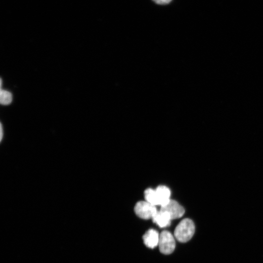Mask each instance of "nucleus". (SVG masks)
<instances>
[{"label":"nucleus","instance_id":"8","mask_svg":"<svg viewBox=\"0 0 263 263\" xmlns=\"http://www.w3.org/2000/svg\"><path fill=\"white\" fill-rule=\"evenodd\" d=\"M144 196L147 202L155 206H159L155 189L150 188H147L144 192Z\"/></svg>","mask_w":263,"mask_h":263},{"label":"nucleus","instance_id":"4","mask_svg":"<svg viewBox=\"0 0 263 263\" xmlns=\"http://www.w3.org/2000/svg\"><path fill=\"white\" fill-rule=\"evenodd\" d=\"M160 209L166 211L171 220L181 217L185 213L184 207L177 201L171 199L166 205L161 207Z\"/></svg>","mask_w":263,"mask_h":263},{"label":"nucleus","instance_id":"11","mask_svg":"<svg viewBox=\"0 0 263 263\" xmlns=\"http://www.w3.org/2000/svg\"><path fill=\"white\" fill-rule=\"evenodd\" d=\"M3 128L1 123L0 124V141H2L3 136Z\"/></svg>","mask_w":263,"mask_h":263},{"label":"nucleus","instance_id":"2","mask_svg":"<svg viewBox=\"0 0 263 263\" xmlns=\"http://www.w3.org/2000/svg\"><path fill=\"white\" fill-rule=\"evenodd\" d=\"M159 249L164 254H170L175 247V240L172 235L168 231H163L159 235Z\"/></svg>","mask_w":263,"mask_h":263},{"label":"nucleus","instance_id":"10","mask_svg":"<svg viewBox=\"0 0 263 263\" xmlns=\"http://www.w3.org/2000/svg\"><path fill=\"white\" fill-rule=\"evenodd\" d=\"M156 3L160 5H165L169 3L172 0H152Z\"/></svg>","mask_w":263,"mask_h":263},{"label":"nucleus","instance_id":"5","mask_svg":"<svg viewBox=\"0 0 263 263\" xmlns=\"http://www.w3.org/2000/svg\"><path fill=\"white\" fill-rule=\"evenodd\" d=\"M143 239L146 246L153 248L158 245L159 235L156 230L150 229L143 235Z\"/></svg>","mask_w":263,"mask_h":263},{"label":"nucleus","instance_id":"1","mask_svg":"<svg viewBox=\"0 0 263 263\" xmlns=\"http://www.w3.org/2000/svg\"><path fill=\"white\" fill-rule=\"evenodd\" d=\"M195 232V225L193 222L190 219L182 220L176 227L174 237L179 242L186 243L193 236Z\"/></svg>","mask_w":263,"mask_h":263},{"label":"nucleus","instance_id":"9","mask_svg":"<svg viewBox=\"0 0 263 263\" xmlns=\"http://www.w3.org/2000/svg\"><path fill=\"white\" fill-rule=\"evenodd\" d=\"M12 101V94L9 91L0 89V102L1 104L7 105L10 104Z\"/></svg>","mask_w":263,"mask_h":263},{"label":"nucleus","instance_id":"7","mask_svg":"<svg viewBox=\"0 0 263 263\" xmlns=\"http://www.w3.org/2000/svg\"><path fill=\"white\" fill-rule=\"evenodd\" d=\"M155 191L157 196L159 206L161 207L164 206L170 200V191L166 186H159L155 189Z\"/></svg>","mask_w":263,"mask_h":263},{"label":"nucleus","instance_id":"6","mask_svg":"<svg viewBox=\"0 0 263 263\" xmlns=\"http://www.w3.org/2000/svg\"><path fill=\"white\" fill-rule=\"evenodd\" d=\"M153 222L160 227H165L170 225L171 220L169 214L165 211L157 210L152 218Z\"/></svg>","mask_w":263,"mask_h":263},{"label":"nucleus","instance_id":"3","mask_svg":"<svg viewBox=\"0 0 263 263\" xmlns=\"http://www.w3.org/2000/svg\"><path fill=\"white\" fill-rule=\"evenodd\" d=\"M134 212L140 218L143 219H149L153 217L157 211L156 206L146 201L137 202L134 207Z\"/></svg>","mask_w":263,"mask_h":263}]
</instances>
